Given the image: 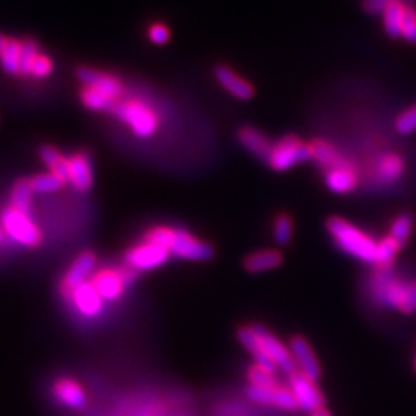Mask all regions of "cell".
<instances>
[{
	"mask_svg": "<svg viewBox=\"0 0 416 416\" xmlns=\"http://www.w3.org/2000/svg\"><path fill=\"white\" fill-rule=\"evenodd\" d=\"M96 267V256L91 251H83L81 256L73 262L70 270L66 271V275L62 281V293L65 298H70V295L78 288L79 285L88 283V278L93 275V270Z\"/></svg>",
	"mask_w": 416,
	"mask_h": 416,
	"instance_id": "10",
	"label": "cell"
},
{
	"mask_svg": "<svg viewBox=\"0 0 416 416\" xmlns=\"http://www.w3.org/2000/svg\"><path fill=\"white\" fill-rule=\"evenodd\" d=\"M249 379H250V384L254 387H262V388H276L278 387L273 373L261 369L259 366H256V364H254L253 367H250Z\"/></svg>",
	"mask_w": 416,
	"mask_h": 416,
	"instance_id": "35",
	"label": "cell"
},
{
	"mask_svg": "<svg viewBox=\"0 0 416 416\" xmlns=\"http://www.w3.org/2000/svg\"><path fill=\"white\" fill-rule=\"evenodd\" d=\"M170 251L177 258L189 261H207L213 256V249L208 244L196 239L182 228H174V237L170 245Z\"/></svg>",
	"mask_w": 416,
	"mask_h": 416,
	"instance_id": "9",
	"label": "cell"
},
{
	"mask_svg": "<svg viewBox=\"0 0 416 416\" xmlns=\"http://www.w3.org/2000/svg\"><path fill=\"white\" fill-rule=\"evenodd\" d=\"M174 237V228L170 227H156L151 228V230L145 234V242L159 245V247H164L170 250V245L173 242Z\"/></svg>",
	"mask_w": 416,
	"mask_h": 416,
	"instance_id": "34",
	"label": "cell"
},
{
	"mask_svg": "<svg viewBox=\"0 0 416 416\" xmlns=\"http://www.w3.org/2000/svg\"><path fill=\"white\" fill-rule=\"evenodd\" d=\"M78 79L85 85V87H91L96 88L99 91L104 93L108 97H112L114 102L122 96L124 87L122 83L119 82L113 76H109L107 73H100L97 70H93V68L82 66L78 70Z\"/></svg>",
	"mask_w": 416,
	"mask_h": 416,
	"instance_id": "12",
	"label": "cell"
},
{
	"mask_svg": "<svg viewBox=\"0 0 416 416\" xmlns=\"http://www.w3.org/2000/svg\"><path fill=\"white\" fill-rule=\"evenodd\" d=\"M415 370H416V358H415Z\"/></svg>",
	"mask_w": 416,
	"mask_h": 416,
	"instance_id": "47",
	"label": "cell"
},
{
	"mask_svg": "<svg viewBox=\"0 0 416 416\" xmlns=\"http://www.w3.org/2000/svg\"><path fill=\"white\" fill-rule=\"evenodd\" d=\"M309 159H311V145H307L295 136H285L273 145L267 164L276 172H287L296 165L307 162Z\"/></svg>",
	"mask_w": 416,
	"mask_h": 416,
	"instance_id": "3",
	"label": "cell"
},
{
	"mask_svg": "<svg viewBox=\"0 0 416 416\" xmlns=\"http://www.w3.org/2000/svg\"><path fill=\"white\" fill-rule=\"evenodd\" d=\"M93 285L96 287L99 295L104 298V301H116L121 298L124 293V288L126 287L122 271L121 270H112L105 268L102 271H97L95 278L91 279Z\"/></svg>",
	"mask_w": 416,
	"mask_h": 416,
	"instance_id": "15",
	"label": "cell"
},
{
	"mask_svg": "<svg viewBox=\"0 0 416 416\" xmlns=\"http://www.w3.org/2000/svg\"><path fill=\"white\" fill-rule=\"evenodd\" d=\"M20 51H22V42L10 39V42H8V45L4 49V53L0 54V62H2L4 70L8 74H19Z\"/></svg>",
	"mask_w": 416,
	"mask_h": 416,
	"instance_id": "29",
	"label": "cell"
},
{
	"mask_svg": "<svg viewBox=\"0 0 416 416\" xmlns=\"http://www.w3.org/2000/svg\"><path fill=\"white\" fill-rule=\"evenodd\" d=\"M64 179H61L57 174L54 173H42V174H36L34 177L30 179V185L32 189V193H53V191H59L62 189L64 185Z\"/></svg>",
	"mask_w": 416,
	"mask_h": 416,
	"instance_id": "30",
	"label": "cell"
},
{
	"mask_svg": "<svg viewBox=\"0 0 416 416\" xmlns=\"http://www.w3.org/2000/svg\"><path fill=\"white\" fill-rule=\"evenodd\" d=\"M401 245L398 244L392 237L387 236L383 241L376 244V256H375V264L381 268H388L393 264L398 251H400Z\"/></svg>",
	"mask_w": 416,
	"mask_h": 416,
	"instance_id": "28",
	"label": "cell"
},
{
	"mask_svg": "<svg viewBox=\"0 0 416 416\" xmlns=\"http://www.w3.org/2000/svg\"><path fill=\"white\" fill-rule=\"evenodd\" d=\"M11 207L31 216L32 189L30 185V181L20 179L14 184L11 191Z\"/></svg>",
	"mask_w": 416,
	"mask_h": 416,
	"instance_id": "25",
	"label": "cell"
},
{
	"mask_svg": "<svg viewBox=\"0 0 416 416\" xmlns=\"http://www.w3.org/2000/svg\"><path fill=\"white\" fill-rule=\"evenodd\" d=\"M2 225L13 241L25 247H37L42 241L40 230L31 216L13 207H8L2 213Z\"/></svg>",
	"mask_w": 416,
	"mask_h": 416,
	"instance_id": "4",
	"label": "cell"
},
{
	"mask_svg": "<svg viewBox=\"0 0 416 416\" xmlns=\"http://www.w3.org/2000/svg\"><path fill=\"white\" fill-rule=\"evenodd\" d=\"M237 339H239V343L251 353L254 364H256V366H259L261 369H264V370L273 373V375H275L276 370H278V366L275 364V361L271 359L270 356L264 352V349L261 347L259 338H258L256 333H254L253 327L241 328L239 332H237Z\"/></svg>",
	"mask_w": 416,
	"mask_h": 416,
	"instance_id": "19",
	"label": "cell"
},
{
	"mask_svg": "<svg viewBox=\"0 0 416 416\" xmlns=\"http://www.w3.org/2000/svg\"><path fill=\"white\" fill-rule=\"evenodd\" d=\"M401 37L410 44H416V10L413 6H405Z\"/></svg>",
	"mask_w": 416,
	"mask_h": 416,
	"instance_id": "37",
	"label": "cell"
},
{
	"mask_svg": "<svg viewBox=\"0 0 416 416\" xmlns=\"http://www.w3.org/2000/svg\"><path fill=\"white\" fill-rule=\"evenodd\" d=\"M405 6L400 2V0H392L383 13V22L384 30L390 37H401L403 31V20H404Z\"/></svg>",
	"mask_w": 416,
	"mask_h": 416,
	"instance_id": "24",
	"label": "cell"
},
{
	"mask_svg": "<svg viewBox=\"0 0 416 416\" xmlns=\"http://www.w3.org/2000/svg\"><path fill=\"white\" fill-rule=\"evenodd\" d=\"M276 388H262V387H254L250 386L247 390V396L251 401L258 404H273L275 405V398H276Z\"/></svg>",
	"mask_w": 416,
	"mask_h": 416,
	"instance_id": "38",
	"label": "cell"
},
{
	"mask_svg": "<svg viewBox=\"0 0 416 416\" xmlns=\"http://www.w3.org/2000/svg\"><path fill=\"white\" fill-rule=\"evenodd\" d=\"M290 390L293 392L299 409L309 413H316L324 407V395L321 393L315 381L304 376L302 373L296 372L290 376Z\"/></svg>",
	"mask_w": 416,
	"mask_h": 416,
	"instance_id": "6",
	"label": "cell"
},
{
	"mask_svg": "<svg viewBox=\"0 0 416 416\" xmlns=\"http://www.w3.org/2000/svg\"><path fill=\"white\" fill-rule=\"evenodd\" d=\"M39 47L36 40L27 39L22 42V51H20V62H19V74L20 76H28L31 74V68L36 57L39 56Z\"/></svg>",
	"mask_w": 416,
	"mask_h": 416,
	"instance_id": "31",
	"label": "cell"
},
{
	"mask_svg": "<svg viewBox=\"0 0 416 416\" xmlns=\"http://www.w3.org/2000/svg\"><path fill=\"white\" fill-rule=\"evenodd\" d=\"M254 333L258 335L261 347L264 349V352L270 356L271 359L275 361L278 369H281L287 375H295L298 369H296V364L293 361V356L290 353V349L279 341V339L271 335L266 327L262 326H253Z\"/></svg>",
	"mask_w": 416,
	"mask_h": 416,
	"instance_id": "8",
	"label": "cell"
},
{
	"mask_svg": "<svg viewBox=\"0 0 416 416\" xmlns=\"http://www.w3.org/2000/svg\"><path fill=\"white\" fill-rule=\"evenodd\" d=\"M390 2H392V0H364V8H366V11H369L370 14H379L386 11V8Z\"/></svg>",
	"mask_w": 416,
	"mask_h": 416,
	"instance_id": "43",
	"label": "cell"
},
{
	"mask_svg": "<svg viewBox=\"0 0 416 416\" xmlns=\"http://www.w3.org/2000/svg\"><path fill=\"white\" fill-rule=\"evenodd\" d=\"M403 173L404 162L401 158H398L395 155H387L384 158H381L375 165V179L383 185L396 182L403 176Z\"/></svg>",
	"mask_w": 416,
	"mask_h": 416,
	"instance_id": "20",
	"label": "cell"
},
{
	"mask_svg": "<svg viewBox=\"0 0 416 416\" xmlns=\"http://www.w3.org/2000/svg\"><path fill=\"white\" fill-rule=\"evenodd\" d=\"M81 99L83 102V105L93 109V112H102V109H109V112H112L113 105L116 104L112 97H108L102 91L91 87H85L82 90Z\"/></svg>",
	"mask_w": 416,
	"mask_h": 416,
	"instance_id": "27",
	"label": "cell"
},
{
	"mask_svg": "<svg viewBox=\"0 0 416 416\" xmlns=\"http://www.w3.org/2000/svg\"><path fill=\"white\" fill-rule=\"evenodd\" d=\"M327 230L344 253L367 264H375L376 242L359 228L341 218H332L327 222Z\"/></svg>",
	"mask_w": 416,
	"mask_h": 416,
	"instance_id": "1",
	"label": "cell"
},
{
	"mask_svg": "<svg viewBox=\"0 0 416 416\" xmlns=\"http://www.w3.org/2000/svg\"><path fill=\"white\" fill-rule=\"evenodd\" d=\"M66 182H70L78 191H88L93 185V168L90 158L83 153H76L68 158Z\"/></svg>",
	"mask_w": 416,
	"mask_h": 416,
	"instance_id": "14",
	"label": "cell"
},
{
	"mask_svg": "<svg viewBox=\"0 0 416 416\" xmlns=\"http://www.w3.org/2000/svg\"><path fill=\"white\" fill-rule=\"evenodd\" d=\"M148 36L156 45H165L170 40V30L162 23H156L150 28Z\"/></svg>",
	"mask_w": 416,
	"mask_h": 416,
	"instance_id": "41",
	"label": "cell"
},
{
	"mask_svg": "<svg viewBox=\"0 0 416 416\" xmlns=\"http://www.w3.org/2000/svg\"><path fill=\"white\" fill-rule=\"evenodd\" d=\"M0 241H2V230H0Z\"/></svg>",
	"mask_w": 416,
	"mask_h": 416,
	"instance_id": "46",
	"label": "cell"
},
{
	"mask_svg": "<svg viewBox=\"0 0 416 416\" xmlns=\"http://www.w3.org/2000/svg\"><path fill=\"white\" fill-rule=\"evenodd\" d=\"M283 256L276 250H262L250 254V256L245 259V268L250 273H262V271L273 270L281 266Z\"/></svg>",
	"mask_w": 416,
	"mask_h": 416,
	"instance_id": "23",
	"label": "cell"
},
{
	"mask_svg": "<svg viewBox=\"0 0 416 416\" xmlns=\"http://www.w3.org/2000/svg\"><path fill=\"white\" fill-rule=\"evenodd\" d=\"M53 395L57 403L74 410H81L87 405V395H85L83 388L70 378L59 379L54 384Z\"/></svg>",
	"mask_w": 416,
	"mask_h": 416,
	"instance_id": "18",
	"label": "cell"
},
{
	"mask_svg": "<svg viewBox=\"0 0 416 416\" xmlns=\"http://www.w3.org/2000/svg\"><path fill=\"white\" fill-rule=\"evenodd\" d=\"M275 405H278L279 409H284L288 412H293L296 409H299L298 401L293 395L290 388H278L276 390V398H275Z\"/></svg>",
	"mask_w": 416,
	"mask_h": 416,
	"instance_id": "39",
	"label": "cell"
},
{
	"mask_svg": "<svg viewBox=\"0 0 416 416\" xmlns=\"http://www.w3.org/2000/svg\"><path fill=\"white\" fill-rule=\"evenodd\" d=\"M416 310V283H409L405 292V298L401 305L403 313H413Z\"/></svg>",
	"mask_w": 416,
	"mask_h": 416,
	"instance_id": "42",
	"label": "cell"
},
{
	"mask_svg": "<svg viewBox=\"0 0 416 416\" xmlns=\"http://www.w3.org/2000/svg\"><path fill=\"white\" fill-rule=\"evenodd\" d=\"M68 301L73 302L76 310L87 318L97 316L102 309H104V298L99 295L96 287L93 285L91 281L76 288L70 295Z\"/></svg>",
	"mask_w": 416,
	"mask_h": 416,
	"instance_id": "13",
	"label": "cell"
},
{
	"mask_svg": "<svg viewBox=\"0 0 416 416\" xmlns=\"http://www.w3.org/2000/svg\"><path fill=\"white\" fill-rule=\"evenodd\" d=\"M170 256H172L170 250L155 244L143 242L126 251L125 261L133 270H153L164 266Z\"/></svg>",
	"mask_w": 416,
	"mask_h": 416,
	"instance_id": "7",
	"label": "cell"
},
{
	"mask_svg": "<svg viewBox=\"0 0 416 416\" xmlns=\"http://www.w3.org/2000/svg\"><path fill=\"white\" fill-rule=\"evenodd\" d=\"M288 349H290V353L293 356V361L296 364L298 372L316 383L321 376V366L315 353H313L310 344L305 341L304 338L296 336L292 339Z\"/></svg>",
	"mask_w": 416,
	"mask_h": 416,
	"instance_id": "11",
	"label": "cell"
},
{
	"mask_svg": "<svg viewBox=\"0 0 416 416\" xmlns=\"http://www.w3.org/2000/svg\"><path fill=\"white\" fill-rule=\"evenodd\" d=\"M51 70H53V64H51L49 57H47L45 54H39L36 57V61H34L32 64V68H31V74L34 76V78H47V76H49Z\"/></svg>",
	"mask_w": 416,
	"mask_h": 416,
	"instance_id": "40",
	"label": "cell"
},
{
	"mask_svg": "<svg viewBox=\"0 0 416 416\" xmlns=\"http://www.w3.org/2000/svg\"><path fill=\"white\" fill-rule=\"evenodd\" d=\"M215 78L219 82L220 87L227 90L236 99L249 100L254 95L251 83H249L244 78H241L239 74H236L232 68L224 66V65L218 66L215 70Z\"/></svg>",
	"mask_w": 416,
	"mask_h": 416,
	"instance_id": "16",
	"label": "cell"
},
{
	"mask_svg": "<svg viewBox=\"0 0 416 416\" xmlns=\"http://www.w3.org/2000/svg\"><path fill=\"white\" fill-rule=\"evenodd\" d=\"M313 416H330V413H328L327 410L322 409V410H319V412H316V413H313Z\"/></svg>",
	"mask_w": 416,
	"mask_h": 416,
	"instance_id": "45",
	"label": "cell"
},
{
	"mask_svg": "<svg viewBox=\"0 0 416 416\" xmlns=\"http://www.w3.org/2000/svg\"><path fill=\"white\" fill-rule=\"evenodd\" d=\"M409 283H403L396 279L393 275L381 273L375 276L372 283V293L375 301L388 309H400L405 298V292Z\"/></svg>",
	"mask_w": 416,
	"mask_h": 416,
	"instance_id": "5",
	"label": "cell"
},
{
	"mask_svg": "<svg viewBox=\"0 0 416 416\" xmlns=\"http://www.w3.org/2000/svg\"><path fill=\"white\" fill-rule=\"evenodd\" d=\"M8 42H10V39H6L4 34H0V54L4 53V49L8 45Z\"/></svg>",
	"mask_w": 416,
	"mask_h": 416,
	"instance_id": "44",
	"label": "cell"
},
{
	"mask_svg": "<svg viewBox=\"0 0 416 416\" xmlns=\"http://www.w3.org/2000/svg\"><path fill=\"white\" fill-rule=\"evenodd\" d=\"M412 227H413V219L410 215L398 216L392 224L390 237L395 239L403 247V245L407 242V239H409V236L412 233Z\"/></svg>",
	"mask_w": 416,
	"mask_h": 416,
	"instance_id": "32",
	"label": "cell"
},
{
	"mask_svg": "<svg viewBox=\"0 0 416 416\" xmlns=\"http://www.w3.org/2000/svg\"><path fill=\"white\" fill-rule=\"evenodd\" d=\"M326 185L330 191L338 194L350 193L356 186V174L349 165L330 170L326 174Z\"/></svg>",
	"mask_w": 416,
	"mask_h": 416,
	"instance_id": "21",
	"label": "cell"
},
{
	"mask_svg": "<svg viewBox=\"0 0 416 416\" xmlns=\"http://www.w3.org/2000/svg\"><path fill=\"white\" fill-rule=\"evenodd\" d=\"M40 158L44 164L49 168L51 173L57 174L64 182H66V170H68V158H65L61 151L54 147H42Z\"/></svg>",
	"mask_w": 416,
	"mask_h": 416,
	"instance_id": "26",
	"label": "cell"
},
{
	"mask_svg": "<svg viewBox=\"0 0 416 416\" xmlns=\"http://www.w3.org/2000/svg\"><path fill=\"white\" fill-rule=\"evenodd\" d=\"M396 130L401 134H412L416 131V105L412 108L405 109L404 113H401L396 119Z\"/></svg>",
	"mask_w": 416,
	"mask_h": 416,
	"instance_id": "36",
	"label": "cell"
},
{
	"mask_svg": "<svg viewBox=\"0 0 416 416\" xmlns=\"http://www.w3.org/2000/svg\"><path fill=\"white\" fill-rule=\"evenodd\" d=\"M311 159H315L322 168L327 170V172L339 167H347V162L338 155V151L330 145V143L322 141H316L315 143H311Z\"/></svg>",
	"mask_w": 416,
	"mask_h": 416,
	"instance_id": "22",
	"label": "cell"
},
{
	"mask_svg": "<svg viewBox=\"0 0 416 416\" xmlns=\"http://www.w3.org/2000/svg\"><path fill=\"white\" fill-rule=\"evenodd\" d=\"M112 112L125 125H129L138 138L142 139H147L155 134L159 126V119L156 113L139 100L116 102Z\"/></svg>",
	"mask_w": 416,
	"mask_h": 416,
	"instance_id": "2",
	"label": "cell"
},
{
	"mask_svg": "<svg viewBox=\"0 0 416 416\" xmlns=\"http://www.w3.org/2000/svg\"><path fill=\"white\" fill-rule=\"evenodd\" d=\"M292 234H293L292 219L287 215H281L275 220V225H273V237L276 244L287 245L292 241Z\"/></svg>",
	"mask_w": 416,
	"mask_h": 416,
	"instance_id": "33",
	"label": "cell"
},
{
	"mask_svg": "<svg viewBox=\"0 0 416 416\" xmlns=\"http://www.w3.org/2000/svg\"><path fill=\"white\" fill-rule=\"evenodd\" d=\"M237 139H239L241 145L247 150L250 155L261 160L268 159L275 145L266 134H262L259 130L253 129V126H244V129L237 133Z\"/></svg>",
	"mask_w": 416,
	"mask_h": 416,
	"instance_id": "17",
	"label": "cell"
}]
</instances>
